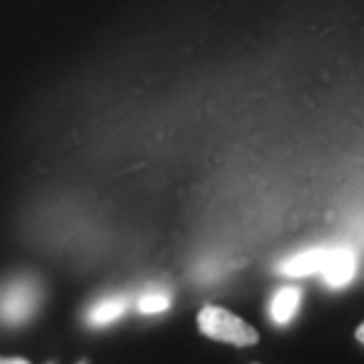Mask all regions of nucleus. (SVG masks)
Wrapping results in <instances>:
<instances>
[{
    "label": "nucleus",
    "mask_w": 364,
    "mask_h": 364,
    "mask_svg": "<svg viewBox=\"0 0 364 364\" xmlns=\"http://www.w3.org/2000/svg\"><path fill=\"white\" fill-rule=\"evenodd\" d=\"M199 331L203 336L220 341V343H230L237 348H246L258 343V331L253 329L249 322L237 317L235 312L220 308V305H203L196 317Z\"/></svg>",
    "instance_id": "obj_1"
},
{
    "label": "nucleus",
    "mask_w": 364,
    "mask_h": 364,
    "mask_svg": "<svg viewBox=\"0 0 364 364\" xmlns=\"http://www.w3.org/2000/svg\"><path fill=\"white\" fill-rule=\"evenodd\" d=\"M355 336H358V341H360V343L364 346V322L358 326V331H355Z\"/></svg>",
    "instance_id": "obj_9"
},
{
    "label": "nucleus",
    "mask_w": 364,
    "mask_h": 364,
    "mask_svg": "<svg viewBox=\"0 0 364 364\" xmlns=\"http://www.w3.org/2000/svg\"><path fill=\"white\" fill-rule=\"evenodd\" d=\"M41 303V287L36 279L19 277L0 296V319L5 324H26L36 315Z\"/></svg>",
    "instance_id": "obj_2"
},
{
    "label": "nucleus",
    "mask_w": 364,
    "mask_h": 364,
    "mask_svg": "<svg viewBox=\"0 0 364 364\" xmlns=\"http://www.w3.org/2000/svg\"><path fill=\"white\" fill-rule=\"evenodd\" d=\"M303 294L298 287H282L274 291L272 301H270V317L277 326L289 324L291 319L298 315V308H301Z\"/></svg>",
    "instance_id": "obj_5"
},
{
    "label": "nucleus",
    "mask_w": 364,
    "mask_h": 364,
    "mask_svg": "<svg viewBox=\"0 0 364 364\" xmlns=\"http://www.w3.org/2000/svg\"><path fill=\"white\" fill-rule=\"evenodd\" d=\"M319 274L324 277L326 287L331 289L348 287L355 279V274H358V253L350 246H329L326 263Z\"/></svg>",
    "instance_id": "obj_3"
},
{
    "label": "nucleus",
    "mask_w": 364,
    "mask_h": 364,
    "mask_svg": "<svg viewBox=\"0 0 364 364\" xmlns=\"http://www.w3.org/2000/svg\"><path fill=\"white\" fill-rule=\"evenodd\" d=\"M128 310V298L126 296H107L97 301L88 312V319L92 326H107L116 322L123 312Z\"/></svg>",
    "instance_id": "obj_6"
},
{
    "label": "nucleus",
    "mask_w": 364,
    "mask_h": 364,
    "mask_svg": "<svg viewBox=\"0 0 364 364\" xmlns=\"http://www.w3.org/2000/svg\"><path fill=\"white\" fill-rule=\"evenodd\" d=\"M137 308L144 315H159L171 308V294L166 289H147L137 301Z\"/></svg>",
    "instance_id": "obj_7"
},
{
    "label": "nucleus",
    "mask_w": 364,
    "mask_h": 364,
    "mask_svg": "<svg viewBox=\"0 0 364 364\" xmlns=\"http://www.w3.org/2000/svg\"><path fill=\"white\" fill-rule=\"evenodd\" d=\"M326 253H329V246H312V249L298 251L291 258H287L279 265L282 274L289 277H308V274H319L326 263Z\"/></svg>",
    "instance_id": "obj_4"
},
{
    "label": "nucleus",
    "mask_w": 364,
    "mask_h": 364,
    "mask_svg": "<svg viewBox=\"0 0 364 364\" xmlns=\"http://www.w3.org/2000/svg\"><path fill=\"white\" fill-rule=\"evenodd\" d=\"M0 364H31L24 358H0Z\"/></svg>",
    "instance_id": "obj_8"
}]
</instances>
